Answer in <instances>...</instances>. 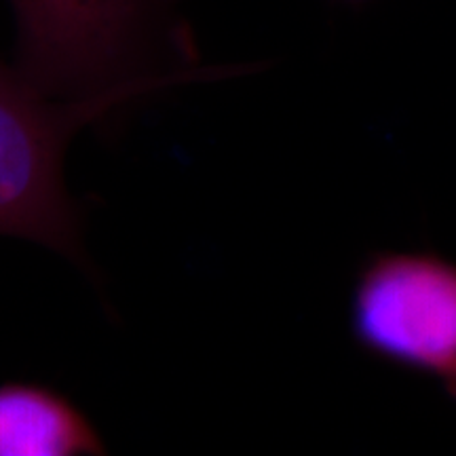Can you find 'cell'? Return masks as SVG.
<instances>
[{
	"label": "cell",
	"mask_w": 456,
	"mask_h": 456,
	"mask_svg": "<svg viewBox=\"0 0 456 456\" xmlns=\"http://www.w3.org/2000/svg\"><path fill=\"white\" fill-rule=\"evenodd\" d=\"M169 85L146 77L94 98L55 100L0 60V237L38 243L85 269L83 209L64 180L68 146L87 125Z\"/></svg>",
	"instance_id": "obj_1"
},
{
	"label": "cell",
	"mask_w": 456,
	"mask_h": 456,
	"mask_svg": "<svg viewBox=\"0 0 456 456\" xmlns=\"http://www.w3.org/2000/svg\"><path fill=\"white\" fill-rule=\"evenodd\" d=\"M15 68L45 95L85 100L155 74L161 47L192 61L175 0H7ZM188 70V68H184Z\"/></svg>",
	"instance_id": "obj_2"
},
{
	"label": "cell",
	"mask_w": 456,
	"mask_h": 456,
	"mask_svg": "<svg viewBox=\"0 0 456 456\" xmlns=\"http://www.w3.org/2000/svg\"><path fill=\"white\" fill-rule=\"evenodd\" d=\"M351 334L379 362L429 376L456 403V262L380 249L359 266Z\"/></svg>",
	"instance_id": "obj_3"
},
{
	"label": "cell",
	"mask_w": 456,
	"mask_h": 456,
	"mask_svg": "<svg viewBox=\"0 0 456 456\" xmlns=\"http://www.w3.org/2000/svg\"><path fill=\"white\" fill-rule=\"evenodd\" d=\"M106 442L61 391L32 380L0 383V456H98Z\"/></svg>",
	"instance_id": "obj_4"
},
{
	"label": "cell",
	"mask_w": 456,
	"mask_h": 456,
	"mask_svg": "<svg viewBox=\"0 0 456 456\" xmlns=\"http://www.w3.org/2000/svg\"><path fill=\"white\" fill-rule=\"evenodd\" d=\"M349 3H362V0H349Z\"/></svg>",
	"instance_id": "obj_5"
}]
</instances>
